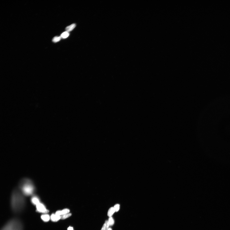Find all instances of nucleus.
I'll list each match as a JSON object with an SVG mask.
<instances>
[{
    "label": "nucleus",
    "instance_id": "nucleus-1",
    "mask_svg": "<svg viewBox=\"0 0 230 230\" xmlns=\"http://www.w3.org/2000/svg\"><path fill=\"white\" fill-rule=\"evenodd\" d=\"M114 37L113 36H109L100 40L98 42L99 47L103 48L108 46L113 41Z\"/></svg>",
    "mask_w": 230,
    "mask_h": 230
},
{
    "label": "nucleus",
    "instance_id": "nucleus-3",
    "mask_svg": "<svg viewBox=\"0 0 230 230\" xmlns=\"http://www.w3.org/2000/svg\"><path fill=\"white\" fill-rule=\"evenodd\" d=\"M92 57L91 54L83 55L79 57L78 61L81 64H85L90 61Z\"/></svg>",
    "mask_w": 230,
    "mask_h": 230
},
{
    "label": "nucleus",
    "instance_id": "nucleus-2",
    "mask_svg": "<svg viewBox=\"0 0 230 230\" xmlns=\"http://www.w3.org/2000/svg\"><path fill=\"white\" fill-rule=\"evenodd\" d=\"M104 52L103 49L99 47L94 49L92 51L91 55L92 57L95 58H99L102 56Z\"/></svg>",
    "mask_w": 230,
    "mask_h": 230
}]
</instances>
